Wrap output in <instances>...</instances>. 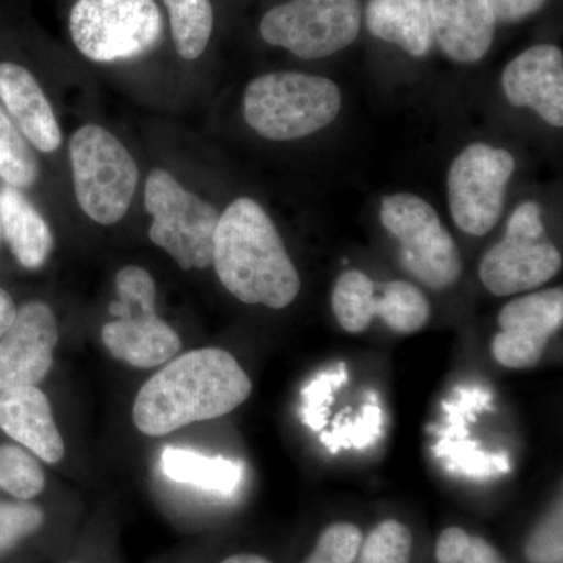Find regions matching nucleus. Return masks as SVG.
Segmentation results:
<instances>
[{
  "mask_svg": "<svg viewBox=\"0 0 563 563\" xmlns=\"http://www.w3.org/2000/svg\"><path fill=\"white\" fill-rule=\"evenodd\" d=\"M0 232L24 268L38 269L54 250V233L18 188L0 187Z\"/></svg>",
  "mask_w": 563,
  "mask_h": 563,
  "instance_id": "nucleus-19",
  "label": "nucleus"
},
{
  "mask_svg": "<svg viewBox=\"0 0 563 563\" xmlns=\"http://www.w3.org/2000/svg\"><path fill=\"white\" fill-rule=\"evenodd\" d=\"M332 432L322 433L321 442L331 453L339 450H365L373 446L383 435V410L376 404H365L358 417L339 415L333 421Z\"/></svg>",
  "mask_w": 563,
  "mask_h": 563,
  "instance_id": "nucleus-25",
  "label": "nucleus"
},
{
  "mask_svg": "<svg viewBox=\"0 0 563 563\" xmlns=\"http://www.w3.org/2000/svg\"><path fill=\"white\" fill-rule=\"evenodd\" d=\"M562 322V288L532 292L507 302L498 317L501 331L492 342L493 358L506 368H532Z\"/></svg>",
  "mask_w": 563,
  "mask_h": 563,
  "instance_id": "nucleus-13",
  "label": "nucleus"
},
{
  "mask_svg": "<svg viewBox=\"0 0 563 563\" xmlns=\"http://www.w3.org/2000/svg\"><path fill=\"white\" fill-rule=\"evenodd\" d=\"M144 206L152 217V243L168 252L185 272L209 268L220 220L211 203L185 190L166 169H154L144 187Z\"/></svg>",
  "mask_w": 563,
  "mask_h": 563,
  "instance_id": "nucleus-7",
  "label": "nucleus"
},
{
  "mask_svg": "<svg viewBox=\"0 0 563 563\" xmlns=\"http://www.w3.org/2000/svg\"><path fill=\"white\" fill-rule=\"evenodd\" d=\"M40 163L27 139L0 107V179L5 185L29 188L38 180Z\"/></svg>",
  "mask_w": 563,
  "mask_h": 563,
  "instance_id": "nucleus-23",
  "label": "nucleus"
},
{
  "mask_svg": "<svg viewBox=\"0 0 563 563\" xmlns=\"http://www.w3.org/2000/svg\"><path fill=\"white\" fill-rule=\"evenodd\" d=\"M544 0H490L496 21L517 22L542 9Z\"/></svg>",
  "mask_w": 563,
  "mask_h": 563,
  "instance_id": "nucleus-32",
  "label": "nucleus"
},
{
  "mask_svg": "<svg viewBox=\"0 0 563 563\" xmlns=\"http://www.w3.org/2000/svg\"><path fill=\"white\" fill-rule=\"evenodd\" d=\"M562 255L548 239L543 210L526 201L507 222L506 236L479 263V277L492 295L512 296L542 287L561 272Z\"/></svg>",
  "mask_w": 563,
  "mask_h": 563,
  "instance_id": "nucleus-9",
  "label": "nucleus"
},
{
  "mask_svg": "<svg viewBox=\"0 0 563 563\" xmlns=\"http://www.w3.org/2000/svg\"><path fill=\"white\" fill-rule=\"evenodd\" d=\"M332 310L344 331H366L374 318H380L398 333L424 328L431 306L420 288L406 280L376 284L358 269L343 273L332 292Z\"/></svg>",
  "mask_w": 563,
  "mask_h": 563,
  "instance_id": "nucleus-12",
  "label": "nucleus"
},
{
  "mask_svg": "<svg viewBox=\"0 0 563 563\" xmlns=\"http://www.w3.org/2000/svg\"><path fill=\"white\" fill-rule=\"evenodd\" d=\"M163 3L168 9L177 54L185 60L201 57L213 32V7L210 0H163Z\"/></svg>",
  "mask_w": 563,
  "mask_h": 563,
  "instance_id": "nucleus-22",
  "label": "nucleus"
},
{
  "mask_svg": "<svg viewBox=\"0 0 563 563\" xmlns=\"http://www.w3.org/2000/svg\"><path fill=\"white\" fill-rule=\"evenodd\" d=\"M44 473L27 451L14 444H0V488L21 501L43 492Z\"/></svg>",
  "mask_w": 563,
  "mask_h": 563,
  "instance_id": "nucleus-24",
  "label": "nucleus"
},
{
  "mask_svg": "<svg viewBox=\"0 0 563 563\" xmlns=\"http://www.w3.org/2000/svg\"><path fill=\"white\" fill-rule=\"evenodd\" d=\"M435 558L439 563H506L487 540L470 536L461 528H448L440 533Z\"/></svg>",
  "mask_w": 563,
  "mask_h": 563,
  "instance_id": "nucleus-27",
  "label": "nucleus"
},
{
  "mask_svg": "<svg viewBox=\"0 0 563 563\" xmlns=\"http://www.w3.org/2000/svg\"><path fill=\"white\" fill-rule=\"evenodd\" d=\"M221 563H273L268 559L262 558V555L255 554H236L232 558L225 559Z\"/></svg>",
  "mask_w": 563,
  "mask_h": 563,
  "instance_id": "nucleus-34",
  "label": "nucleus"
},
{
  "mask_svg": "<svg viewBox=\"0 0 563 563\" xmlns=\"http://www.w3.org/2000/svg\"><path fill=\"white\" fill-rule=\"evenodd\" d=\"M514 172L512 154L490 144L474 143L455 157L448 174V201L461 231L484 236L498 224Z\"/></svg>",
  "mask_w": 563,
  "mask_h": 563,
  "instance_id": "nucleus-11",
  "label": "nucleus"
},
{
  "mask_svg": "<svg viewBox=\"0 0 563 563\" xmlns=\"http://www.w3.org/2000/svg\"><path fill=\"white\" fill-rule=\"evenodd\" d=\"M69 32L74 46L91 62L132 60L161 41L162 11L155 0H77Z\"/></svg>",
  "mask_w": 563,
  "mask_h": 563,
  "instance_id": "nucleus-6",
  "label": "nucleus"
},
{
  "mask_svg": "<svg viewBox=\"0 0 563 563\" xmlns=\"http://www.w3.org/2000/svg\"><path fill=\"white\" fill-rule=\"evenodd\" d=\"M380 222L399 242V261L410 276L432 290H444L461 277L462 258L439 213L420 196L396 192L380 202Z\"/></svg>",
  "mask_w": 563,
  "mask_h": 563,
  "instance_id": "nucleus-8",
  "label": "nucleus"
},
{
  "mask_svg": "<svg viewBox=\"0 0 563 563\" xmlns=\"http://www.w3.org/2000/svg\"><path fill=\"white\" fill-rule=\"evenodd\" d=\"M342 110V92L325 77L272 73L247 85L244 120L263 139L292 141L328 128Z\"/></svg>",
  "mask_w": 563,
  "mask_h": 563,
  "instance_id": "nucleus-3",
  "label": "nucleus"
},
{
  "mask_svg": "<svg viewBox=\"0 0 563 563\" xmlns=\"http://www.w3.org/2000/svg\"><path fill=\"white\" fill-rule=\"evenodd\" d=\"M74 191L88 218L117 224L128 213L139 185V166L113 133L87 124L69 141Z\"/></svg>",
  "mask_w": 563,
  "mask_h": 563,
  "instance_id": "nucleus-4",
  "label": "nucleus"
},
{
  "mask_svg": "<svg viewBox=\"0 0 563 563\" xmlns=\"http://www.w3.org/2000/svg\"><path fill=\"white\" fill-rule=\"evenodd\" d=\"M58 328L47 303L35 301L18 309L0 339V391L36 387L51 372Z\"/></svg>",
  "mask_w": 563,
  "mask_h": 563,
  "instance_id": "nucleus-14",
  "label": "nucleus"
},
{
  "mask_svg": "<svg viewBox=\"0 0 563 563\" xmlns=\"http://www.w3.org/2000/svg\"><path fill=\"white\" fill-rule=\"evenodd\" d=\"M0 429L46 463L60 462L65 443L47 396L36 387L0 391Z\"/></svg>",
  "mask_w": 563,
  "mask_h": 563,
  "instance_id": "nucleus-17",
  "label": "nucleus"
},
{
  "mask_svg": "<svg viewBox=\"0 0 563 563\" xmlns=\"http://www.w3.org/2000/svg\"><path fill=\"white\" fill-rule=\"evenodd\" d=\"M503 91L514 107H528L553 128L563 125V55L539 44L514 58L503 73Z\"/></svg>",
  "mask_w": 563,
  "mask_h": 563,
  "instance_id": "nucleus-15",
  "label": "nucleus"
},
{
  "mask_svg": "<svg viewBox=\"0 0 563 563\" xmlns=\"http://www.w3.org/2000/svg\"><path fill=\"white\" fill-rule=\"evenodd\" d=\"M562 503L540 523L526 543V559L531 563H561L563 559Z\"/></svg>",
  "mask_w": 563,
  "mask_h": 563,
  "instance_id": "nucleus-31",
  "label": "nucleus"
},
{
  "mask_svg": "<svg viewBox=\"0 0 563 563\" xmlns=\"http://www.w3.org/2000/svg\"><path fill=\"white\" fill-rule=\"evenodd\" d=\"M117 301L109 312L114 321L102 328V342L117 361L135 368H154L180 351L176 331L155 309V282L140 266H125L117 274Z\"/></svg>",
  "mask_w": 563,
  "mask_h": 563,
  "instance_id": "nucleus-5",
  "label": "nucleus"
},
{
  "mask_svg": "<svg viewBox=\"0 0 563 563\" xmlns=\"http://www.w3.org/2000/svg\"><path fill=\"white\" fill-rule=\"evenodd\" d=\"M412 533L396 520L377 525L362 542L358 563H410Z\"/></svg>",
  "mask_w": 563,
  "mask_h": 563,
  "instance_id": "nucleus-26",
  "label": "nucleus"
},
{
  "mask_svg": "<svg viewBox=\"0 0 563 563\" xmlns=\"http://www.w3.org/2000/svg\"><path fill=\"white\" fill-rule=\"evenodd\" d=\"M347 383L346 365H339L335 372H324L302 390V420L314 432L328 424L329 409L333 395Z\"/></svg>",
  "mask_w": 563,
  "mask_h": 563,
  "instance_id": "nucleus-28",
  "label": "nucleus"
},
{
  "mask_svg": "<svg viewBox=\"0 0 563 563\" xmlns=\"http://www.w3.org/2000/svg\"><path fill=\"white\" fill-rule=\"evenodd\" d=\"M161 465L174 483L191 485L213 495L232 496L243 483V465L231 459L210 457L185 448L166 446Z\"/></svg>",
  "mask_w": 563,
  "mask_h": 563,
  "instance_id": "nucleus-21",
  "label": "nucleus"
},
{
  "mask_svg": "<svg viewBox=\"0 0 563 563\" xmlns=\"http://www.w3.org/2000/svg\"><path fill=\"white\" fill-rule=\"evenodd\" d=\"M361 21L358 0H290L263 16L261 35L296 57L318 60L354 43Z\"/></svg>",
  "mask_w": 563,
  "mask_h": 563,
  "instance_id": "nucleus-10",
  "label": "nucleus"
},
{
  "mask_svg": "<svg viewBox=\"0 0 563 563\" xmlns=\"http://www.w3.org/2000/svg\"><path fill=\"white\" fill-rule=\"evenodd\" d=\"M0 101L36 150L49 154L62 146L54 109L31 70L16 63H0Z\"/></svg>",
  "mask_w": 563,
  "mask_h": 563,
  "instance_id": "nucleus-18",
  "label": "nucleus"
},
{
  "mask_svg": "<svg viewBox=\"0 0 563 563\" xmlns=\"http://www.w3.org/2000/svg\"><path fill=\"white\" fill-rule=\"evenodd\" d=\"M16 306L9 292L0 288V339L9 331L10 325L13 324L16 318Z\"/></svg>",
  "mask_w": 563,
  "mask_h": 563,
  "instance_id": "nucleus-33",
  "label": "nucleus"
},
{
  "mask_svg": "<svg viewBox=\"0 0 563 563\" xmlns=\"http://www.w3.org/2000/svg\"><path fill=\"white\" fill-rule=\"evenodd\" d=\"M366 25L373 36L412 57H424L431 51L433 33L426 0H369Z\"/></svg>",
  "mask_w": 563,
  "mask_h": 563,
  "instance_id": "nucleus-20",
  "label": "nucleus"
},
{
  "mask_svg": "<svg viewBox=\"0 0 563 563\" xmlns=\"http://www.w3.org/2000/svg\"><path fill=\"white\" fill-rule=\"evenodd\" d=\"M225 290L244 303L280 310L301 290L280 233L265 209L251 198L235 199L218 220L213 261Z\"/></svg>",
  "mask_w": 563,
  "mask_h": 563,
  "instance_id": "nucleus-2",
  "label": "nucleus"
},
{
  "mask_svg": "<svg viewBox=\"0 0 563 563\" xmlns=\"http://www.w3.org/2000/svg\"><path fill=\"white\" fill-rule=\"evenodd\" d=\"M252 384L228 351L206 347L180 355L136 395L132 418L144 435L161 437L231 413L250 398Z\"/></svg>",
  "mask_w": 563,
  "mask_h": 563,
  "instance_id": "nucleus-1",
  "label": "nucleus"
},
{
  "mask_svg": "<svg viewBox=\"0 0 563 563\" xmlns=\"http://www.w3.org/2000/svg\"><path fill=\"white\" fill-rule=\"evenodd\" d=\"M432 33L440 49L453 62L483 60L495 36L490 0H426Z\"/></svg>",
  "mask_w": 563,
  "mask_h": 563,
  "instance_id": "nucleus-16",
  "label": "nucleus"
},
{
  "mask_svg": "<svg viewBox=\"0 0 563 563\" xmlns=\"http://www.w3.org/2000/svg\"><path fill=\"white\" fill-rule=\"evenodd\" d=\"M363 536L357 526H329L318 539L313 553L303 563H354L361 551Z\"/></svg>",
  "mask_w": 563,
  "mask_h": 563,
  "instance_id": "nucleus-29",
  "label": "nucleus"
},
{
  "mask_svg": "<svg viewBox=\"0 0 563 563\" xmlns=\"http://www.w3.org/2000/svg\"><path fill=\"white\" fill-rule=\"evenodd\" d=\"M44 515L31 503H0V555L38 531Z\"/></svg>",
  "mask_w": 563,
  "mask_h": 563,
  "instance_id": "nucleus-30",
  "label": "nucleus"
}]
</instances>
